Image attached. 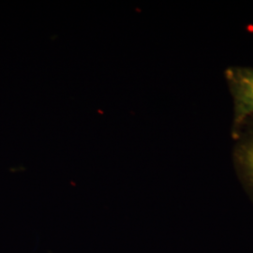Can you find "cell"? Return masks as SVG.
<instances>
[{"label":"cell","mask_w":253,"mask_h":253,"mask_svg":"<svg viewBox=\"0 0 253 253\" xmlns=\"http://www.w3.org/2000/svg\"><path fill=\"white\" fill-rule=\"evenodd\" d=\"M233 162L237 177L253 202V117L232 132Z\"/></svg>","instance_id":"2"},{"label":"cell","mask_w":253,"mask_h":253,"mask_svg":"<svg viewBox=\"0 0 253 253\" xmlns=\"http://www.w3.org/2000/svg\"><path fill=\"white\" fill-rule=\"evenodd\" d=\"M224 76L234 102V132L253 117V68L231 66L224 71Z\"/></svg>","instance_id":"1"}]
</instances>
